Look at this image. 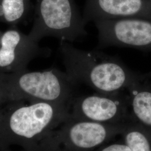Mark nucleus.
Masks as SVG:
<instances>
[{
	"label": "nucleus",
	"instance_id": "obj_1",
	"mask_svg": "<svg viewBox=\"0 0 151 151\" xmlns=\"http://www.w3.org/2000/svg\"><path fill=\"white\" fill-rule=\"evenodd\" d=\"M69 105L43 101H19L0 108V151L16 146L31 150L63 124Z\"/></svg>",
	"mask_w": 151,
	"mask_h": 151
},
{
	"label": "nucleus",
	"instance_id": "obj_2",
	"mask_svg": "<svg viewBox=\"0 0 151 151\" xmlns=\"http://www.w3.org/2000/svg\"><path fill=\"white\" fill-rule=\"evenodd\" d=\"M60 50L65 72L70 78L98 93L123 92L146 75L130 70L116 57L97 50H84L70 42L60 41Z\"/></svg>",
	"mask_w": 151,
	"mask_h": 151
},
{
	"label": "nucleus",
	"instance_id": "obj_3",
	"mask_svg": "<svg viewBox=\"0 0 151 151\" xmlns=\"http://www.w3.org/2000/svg\"><path fill=\"white\" fill-rule=\"evenodd\" d=\"M77 85L65 72L43 71L0 73V108L19 101H43L71 106Z\"/></svg>",
	"mask_w": 151,
	"mask_h": 151
},
{
	"label": "nucleus",
	"instance_id": "obj_4",
	"mask_svg": "<svg viewBox=\"0 0 151 151\" xmlns=\"http://www.w3.org/2000/svg\"><path fill=\"white\" fill-rule=\"evenodd\" d=\"M75 0H35L34 21L28 34L39 42L52 37L70 43L87 34Z\"/></svg>",
	"mask_w": 151,
	"mask_h": 151
},
{
	"label": "nucleus",
	"instance_id": "obj_5",
	"mask_svg": "<svg viewBox=\"0 0 151 151\" xmlns=\"http://www.w3.org/2000/svg\"><path fill=\"white\" fill-rule=\"evenodd\" d=\"M127 124L101 123L75 119L70 115L46 139L66 151H94L120 135Z\"/></svg>",
	"mask_w": 151,
	"mask_h": 151
},
{
	"label": "nucleus",
	"instance_id": "obj_6",
	"mask_svg": "<svg viewBox=\"0 0 151 151\" xmlns=\"http://www.w3.org/2000/svg\"><path fill=\"white\" fill-rule=\"evenodd\" d=\"M70 116L75 119L114 125H124L131 120L129 98L123 92L96 93L76 97L72 103Z\"/></svg>",
	"mask_w": 151,
	"mask_h": 151
},
{
	"label": "nucleus",
	"instance_id": "obj_7",
	"mask_svg": "<svg viewBox=\"0 0 151 151\" xmlns=\"http://www.w3.org/2000/svg\"><path fill=\"white\" fill-rule=\"evenodd\" d=\"M93 22L98 31L97 49L116 46L151 51V20L120 18Z\"/></svg>",
	"mask_w": 151,
	"mask_h": 151
},
{
	"label": "nucleus",
	"instance_id": "obj_8",
	"mask_svg": "<svg viewBox=\"0 0 151 151\" xmlns=\"http://www.w3.org/2000/svg\"><path fill=\"white\" fill-rule=\"evenodd\" d=\"M29 34L11 27L2 32L0 39V73L27 70L29 63L39 56H48L49 49L39 47Z\"/></svg>",
	"mask_w": 151,
	"mask_h": 151
},
{
	"label": "nucleus",
	"instance_id": "obj_9",
	"mask_svg": "<svg viewBox=\"0 0 151 151\" xmlns=\"http://www.w3.org/2000/svg\"><path fill=\"white\" fill-rule=\"evenodd\" d=\"M82 16L86 24L100 20L120 18L151 20V1L86 0Z\"/></svg>",
	"mask_w": 151,
	"mask_h": 151
},
{
	"label": "nucleus",
	"instance_id": "obj_10",
	"mask_svg": "<svg viewBox=\"0 0 151 151\" xmlns=\"http://www.w3.org/2000/svg\"><path fill=\"white\" fill-rule=\"evenodd\" d=\"M151 74L146 75L127 89L131 119L151 132Z\"/></svg>",
	"mask_w": 151,
	"mask_h": 151
},
{
	"label": "nucleus",
	"instance_id": "obj_11",
	"mask_svg": "<svg viewBox=\"0 0 151 151\" xmlns=\"http://www.w3.org/2000/svg\"><path fill=\"white\" fill-rule=\"evenodd\" d=\"M120 135L132 151H151V132L132 119Z\"/></svg>",
	"mask_w": 151,
	"mask_h": 151
},
{
	"label": "nucleus",
	"instance_id": "obj_12",
	"mask_svg": "<svg viewBox=\"0 0 151 151\" xmlns=\"http://www.w3.org/2000/svg\"><path fill=\"white\" fill-rule=\"evenodd\" d=\"M31 0H0V22L15 25L27 15Z\"/></svg>",
	"mask_w": 151,
	"mask_h": 151
},
{
	"label": "nucleus",
	"instance_id": "obj_13",
	"mask_svg": "<svg viewBox=\"0 0 151 151\" xmlns=\"http://www.w3.org/2000/svg\"><path fill=\"white\" fill-rule=\"evenodd\" d=\"M94 151H132L124 142L106 143Z\"/></svg>",
	"mask_w": 151,
	"mask_h": 151
},
{
	"label": "nucleus",
	"instance_id": "obj_14",
	"mask_svg": "<svg viewBox=\"0 0 151 151\" xmlns=\"http://www.w3.org/2000/svg\"><path fill=\"white\" fill-rule=\"evenodd\" d=\"M4 151H12L10 150ZM19 151H66L63 149H62L58 147L54 146L47 142H42L37 147H35L31 150H21Z\"/></svg>",
	"mask_w": 151,
	"mask_h": 151
},
{
	"label": "nucleus",
	"instance_id": "obj_15",
	"mask_svg": "<svg viewBox=\"0 0 151 151\" xmlns=\"http://www.w3.org/2000/svg\"><path fill=\"white\" fill-rule=\"evenodd\" d=\"M2 32H0V39H1V35H2Z\"/></svg>",
	"mask_w": 151,
	"mask_h": 151
},
{
	"label": "nucleus",
	"instance_id": "obj_16",
	"mask_svg": "<svg viewBox=\"0 0 151 151\" xmlns=\"http://www.w3.org/2000/svg\"></svg>",
	"mask_w": 151,
	"mask_h": 151
}]
</instances>
